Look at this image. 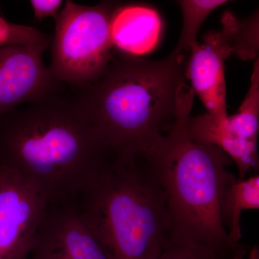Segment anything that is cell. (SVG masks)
<instances>
[{
	"label": "cell",
	"mask_w": 259,
	"mask_h": 259,
	"mask_svg": "<svg viewBox=\"0 0 259 259\" xmlns=\"http://www.w3.org/2000/svg\"><path fill=\"white\" fill-rule=\"evenodd\" d=\"M49 45L0 49V115L61 91L42 59Z\"/></svg>",
	"instance_id": "cell-8"
},
{
	"label": "cell",
	"mask_w": 259,
	"mask_h": 259,
	"mask_svg": "<svg viewBox=\"0 0 259 259\" xmlns=\"http://www.w3.org/2000/svg\"><path fill=\"white\" fill-rule=\"evenodd\" d=\"M64 1L61 0H31L30 4L35 18L42 20L44 18H56Z\"/></svg>",
	"instance_id": "cell-18"
},
{
	"label": "cell",
	"mask_w": 259,
	"mask_h": 259,
	"mask_svg": "<svg viewBox=\"0 0 259 259\" xmlns=\"http://www.w3.org/2000/svg\"><path fill=\"white\" fill-rule=\"evenodd\" d=\"M112 157L74 97L59 92L0 115V166L18 172L49 206L76 203Z\"/></svg>",
	"instance_id": "cell-1"
},
{
	"label": "cell",
	"mask_w": 259,
	"mask_h": 259,
	"mask_svg": "<svg viewBox=\"0 0 259 259\" xmlns=\"http://www.w3.org/2000/svg\"><path fill=\"white\" fill-rule=\"evenodd\" d=\"M50 44V37L37 29L10 23L0 17V49L40 44L49 46Z\"/></svg>",
	"instance_id": "cell-17"
},
{
	"label": "cell",
	"mask_w": 259,
	"mask_h": 259,
	"mask_svg": "<svg viewBox=\"0 0 259 259\" xmlns=\"http://www.w3.org/2000/svg\"><path fill=\"white\" fill-rule=\"evenodd\" d=\"M76 204L113 259H159L171 221L146 157L110 158Z\"/></svg>",
	"instance_id": "cell-4"
},
{
	"label": "cell",
	"mask_w": 259,
	"mask_h": 259,
	"mask_svg": "<svg viewBox=\"0 0 259 259\" xmlns=\"http://www.w3.org/2000/svg\"><path fill=\"white\" fill-rule=\"evenodd\" d=\"M247 254V250L245 247L241 244L234 250L233 253L232 259H245V255ZM247 259H259L258 248V246H255L248 253Z\"/></svg>",
	"instance_id": "cell-19"
},
{
	"label": "cell",
	"mask_w": 259,
	"mask_h": 259,
	"mask_svg": "<svg viewBox=\"0 0 259 259\" xmlns=\"http://www.w3.org/2000/svg\"><path fill=\"white\" fill-rule=\"evenodd\" d=\"M188 58L172 52L144 60L113 49L112 60L95 81L74 88V100L99 139L115 157H144L175 127Z\"/></svg>",
	"instance_id": "cell-2"
},
{
	"label": "cell",
	"mask_w": 259,
	"mask_h": 259,
	"mask_svg": "<svg viewBox=\"0 0 259 259\" xmlns=\"http://www.w3.org/2000/svg\"><path fill=\"white\" fill-rule=\"evenodd\" d=\"M223 125L237 139L258 144L259 131V61H255L250 86L238 113L228 116Z\"/></svg>",
	"instance_id": "cell-13"
},
{
	"label": "cell",
	"mask_w": 259,
	"mask_h": 259,
	"mask_svg": "<svg viewBox=\"0 0 259 259\" xmlns=\"http://www.w3.org/2000/svg\"><path fill=\"white\" fill-rule=\"evenodd\" d=\"M162 31L161 17L156 10L140 4L115 7L110 20L114 50L139 57L157 46Z\"/></svg>",
	"instance_id": "cell-10"
},
{
	"label": "cell",
	"mask_w": 259,
	"mask_h": 259,
	"mask_svg": "<svg viewBox=\"0 0 259 259\" xmlns=\"http://www.w3.org/2000/svg\"><path fill=\"white\" fill-rule=\"evenodd\" d=\"M233 253H220L190 238L170 233L159 259H232Z\"/></svg>",
	"instance_id": "cell-16"
},
{
	"label": "cell",
	"mask_w": 259,
	"mask_h": 259,
	"mask_svg": "<svg viewBox=\"0 0 259 259\" xmlns=\"http://www.w3.org/2000/svg\"><path fill=\"white\" fill-rule=\"evenodd\" d=\"M193 97L188 93L182 98L175 127L145 157L166 197L170 233L229 254L233 251L220 206L225 191L237 179L228 171L233 161L224 151L189 136Z\"/></svg>",
	"instance_id": "cell-3"
},
{
	"label": "cell",
	"mask_w": 259,
	"mask_h": 259,
	"mask_svg": "<svg viewBox=\"0 0 259 259\" xmlns=\"http://www.w3.org/2000/svg\"><path fill=\"white\" fill-rule=\"evenodd\" d=\"M233 52L221 32H211L203 42L191 52L186 78L190 80L193 93L203 103L207 114L221 121L228 117L225 61Z\"/></svg>",
	"instance_id": "cell-9"
},
{
	"label": "cell",
	"mask_w": 259,
	"mask_h": 259,
	"mask_svg": "<svg viewBox=\"0 0 259 259\" xmlns=\"http://www.w3.org/2000/svg\"><path fill=\"white\" fill-rule=\"evenodd\" d=\"M20 175L0 166V259H25L49 208Z\"/></svg>",
	"instance_id": "cell-6"
},
{
	"label": "cell",
	"mask_w": 259,
	"mask_h": 259,
	"mask_svg": "<svg viewBox=\"0 0 259 259\" xmlns=\"http://www.w3.org/2000/svg\"><path fill=\"white\" fill-rule=\"evenodd\" d=\"M180 5L183 17L182 33L180 41L174 52L179 55L190 57L191 52L199 45L197 33L202 23L211 13L221 5L224 0H182L177 2Z\"/></svg>",
	"instance_id": "cell-15"
},
{
	"label": "cell",
	"mask_w": 259,
	"mask_h": 259,
	"mask_svg": "<svg viewBox=\"0 0 259 259\" xmlns=\"http://www.w3.org/2000/svg\"><path fill=\"white\" fill-rule=\"evenodd\" d=\"M25 259H113L76 203L49 206Z\"/></svg>",
	"instance_id": "cell-7"
},
{
	"label": "cell",
	"mask_w": 259,
	"mask_h": 259,
	"mask_svg": "<svg viewBox=\"0 0 259 259\" xmlns=\"http://www.w3.org/2000/svg\"><path fill=\"white\" fill-rule=\"evenodd\" d=\"M223 120H214L206 113L190 117L187 123V132L196 142L214 145L224 151L236 163L238 180H244L250 171L258 173V144L245 142L233 137L223 125Z\"/></svg>",
	"instance_id": "cell-11"
},
{
	"label": "cell",
	"mask_w": 259,
	"mask_h": 259,
	"mask_svg": "<svg viewBox=\"0 0 259 259\" xmlns=\"http://www.w3.org/2000/svg\"><path fill=\"white\" fill-rule=\"evenodd\" d=\"M117 4L85 6L66 1L55 19L49 69L63 84L81 88L98 79L113 56L110 20Z\"/></svg>",
	"instance_id": "cell-5"
},
{
	"label": "cell",
	"mask_w": 259,
	"mask_h": 259,
	"mask_svg": "<svg viewBox=\"0 0 259 259\" xmlns=\"http://www.w3.org/2000/svg\"><path fill=\"white\" fill-rule=\"evenodd\" d=\"M259 208V175L253 174L237 180L223 194L220 215L228 233V243L232 251L241 244V217L243 210Z\"/></svg>",
	"instance_id": "cell-12"
},
{
	"label": "cell",
	"mask_w": 259,
	"mask_h": 259,
	"mask_svg": "<svg viewBox=\"0 0 259 259\" xmlns=\"http://www.w3.org/2000/svg\"><path fill=\"white\" fill-rule=\"evenodd\" d=\"M221 32L232 52L242 59H253L258 54V14L245 20H238L230 12L222 18Z\"/></svg>",
	"instance_id": "cell-14"
}]
</instances>
